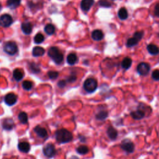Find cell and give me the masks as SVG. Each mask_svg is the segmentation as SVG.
I'll list each match as a JSON object with an SVG mask.
<instances>
[{
    "instance_id": "1",
    "label": "cell",
    "mask_w": 159,
    "mask_h": 159,
    "mask_svg": "<svg viewBox=\"0 0 159 159\" xmlns=\"http://www.w3.org/2000/svg\"><path fill=\"white\" fill-rule=\"evenodd\" d=\"M73 134L65 129H60L56 132V141L60 144L71 142L73 139Z\"/></svg>"
},
{
    "instance_id": "2",
    "label": "cell",
    "mask_w": 159,
    "mask_h": 159,
    "mask_svg": "<svg viewBox=\"0 0 159 159\" xmlns=\"http://www.w3.org/2000/svg\"><path fill=\"white\" fill-rule=\"evenodd\" d=\"M48 55L57 64H60L63 60V55L57 47H52L50 48Z\"/></svg>"
},
{
    "instance_id": "3",
    "label": "cell",
    "mask_w": 159,
    "mask_h": 159,
    "mask_svg": "<svg viewBox=\"0 0 159 159\" xmlns=\"http://www.w3.org/2000/svg\"><path fill=\"white\" fill-rule=\"evenodd\" d=\"M121 148L127 154H132L135 151V145L129 139H124L121 143Z\"/></svg>"
},
{
    "instance_id": "4",
    "label": "cell",
    "mask_w": 159,
    "mask_h": 159,
    "mask_svg": "<svg viewBox=\"0 0 159 159\" xmlns=\"http://www.w3.org/2000/svg\"><path fill=\"white\" fill-rule=\"evenodd\" d=\"M98 87L97 81L92 78H88L84 82L83 88L88 93H93L96 91Z\"/></svg>"
},
{
    "instance_id": "5",
    "label": "cell",
    "mask_w": 159,
    "mask_h": 159,
    "mask_svg": "<svg viewBox=\"0 0 159 159\" xmlns=\"http://www.w3.org/2000/svg\"><path fill=\"white\" fill-rule=\"evenodd\" d=\"M144 36V33L141 32H136L134 33V36L130 39H129L127 41L126 46L128 47H132L133 46H136L138 42L141 40Z\"/></svg>"
},
{
    "instance_id": "6",
    "label": "cell",
    "mask_w": 159,
    "mask_h": 159,
    "mask_svg": "<svg viewBox=\"0 0 159 159\" xmlns=\"http://www.w3.org/2000/svg\"><path fill=\"white\" fill-rule=\"evenodd\" d=\"M4 50L10 56H13L17 53L18 47L15 42H8L4 46Z\"/></svg>"
},
{
    "instance_id": "7",
    "label": "cell",
    "mask_w": 159,
    "mask_h": 159,
    "mask_svg": "<svg viewBox=\"0 0 159 159\" xmlns=\"http://www.w3.org/2000/svg\"><path fill=\"white\" fill-rule=\"evenodd\" d=\"M43 153L46 157L47 158L54 157L56 154L57 151L56 149V147L54 144H47L43 149Z\"/></svg>"
},
{
    "instance_id": "8",
    "label": "cell",
    "mask_w": 159,
    "mask_h": 159,
    "mask_svg": "<svg viewBox=\"0 0 159 159\" xmlns=\"http://www.w3.org/2000/svg\"><path fill=\"white\" fill-rule=\"evenodd\" d=\"M13 17L11 16L5 14L0 16V26L3 27H8L13 23Z\"/></svg>"
},
{
    "instance_id": "9",
    "label": "cell",
    "mask_w": 159,
    "mask_h": 159,
    "mask_svg": "<svg viewBox=\"0 0 159 159\" xmlns=\"http://www.w3.org/2000/svg\"><path fill=\"white\" fill-rule=\"evenodd\" d=\"M151 70V67L149 64L147 63L142 62L138 65L137 67V70L141 75H146L149 73Z\"/></svg>"
},
{
    "instance_id": "10",
    "label": "cell",
    "mask_w": 159,
    "mask_h": 159,
    "mask_svg": "<svg viewBox=\"0 0 159 159\" xmlns=\"http://www.w3.org/2000/svg\"><path fill=\"white\" fill-rule=\"evenodd\" d=\"M130 115L134 120H141L145 116V112L143 110L138 108L135 111L131 112Z\"/></svg>"
},
{
    "instance_id": "11",
    "label": "cell",
    "mask_w": 159,
    "mask_h": 159,
    "mask_svg": "<svg viewBox=\"0 0 159 159\" xmlns=\"http://www.w3.org/2000/svg\"><path fill=\"white\" fill-rule=\"evenodd\" d=\"M17 97L14 93H10L6 94L5 97V103L11 107V106H13L17 102Z\"/></svg>"
},
{
    "instance_id": "12",
    "label": "cell",
    "mask_w": 159,
    "mask_h": 159,
    "mask_svg": "<svg viewBox=\"0 0 159 159\" xmlns=\"http://www.w3.org/2000/svg\"><path fill=\"white\" fill-rule=\"evenodd\" d=\"M2 127L5 130L11 131L14 127V122L11 118H6L2 122Z\"/></svg>"
},
{
    "instance_id": "13",
    "label": "cell",
    "mask_w": 159,
    "mask_h": 159,
    "mask_svg": "<svg viewBox=\"0 0 159 159\" xmlns=\"http://www.w3.org/2000/svg\"><path fill=\"white\" fill-rule=\"evenodd\" d=\"M107 133L109 138L112 141L116 140L118 136V131L111 126H110L108 128Z\"/></svg>"
},
{
    "instance_id": "14",
    "label": "cell",
    "mask_w": 159,
    "mask_h": 159,
    "mask_svg": "<svg viewBox=\"0 0 159 159\" xmlns=\"http://www.w3.org/2000/svg\"><path fill=\"white\" fill-rule=\"evenodd\" d=\"M94 3V0H82L80 6L84 11H88Z\"/></svg>"
},
{
    "instance_id": "15",
    "label": "cell",
    "mask_w": 159,
    "mask_h": 159,
    "mask_svg": "<svg viewBox=\"0 0 159 159\" xmlns=\"http://www.w3.org/2000/svg\"><path fill=\"white\" fill-rule=\"evenodd\" d=\"M34 132L41 138H45L47 136V132L45 128L40 126H37L34 128Z\"/></svg>"
},
{
    "instance_id": "16",
    "label": "cell",
    "mask_w": 159,
    "mask_h": 159,
    "mask_svg": "<svg viewBox=\"0 0 159 159\" xmlns=\"http://www.w3.org/2000/svg\"><path fill=\"white\" fill-rule=\"evenodd\" d=\"M108 115L109 113L108 111L102 110L96 114V115H95V118L98 121H104L108 118Z\"/></svg>"
},
{
    "instance_id": "17",
    "label": "cell",
    "mask_w": 159,
    "mask_h": 159,
    "mask_svg": "<svg viewBox=\"0 0 159 159\" xmlns=\"http://www.w3.org/2000/svg\"><path fill=\"white\" fill-rule=\"evenodd\" d=\"M18 149L23 153H28L30 150V145L27 142H21L18 144Z\"/></svg>"
},
{
    "instance_id": "18",
    "label": "cell",
    "mask_w": 159,
    "mask_h": 159,
    "mask_svg": "<svg viewBox=\"0 0 159 159\" xmlns=\"http://www.w3.org/2000/svg\"><path fill=\"white\" fill-rule=\"evenodd\" d=\"M21 29L25 34H30L33 30V26L30 23L25 22L21 24Z\"/></svg>"
},
{
    "instance_id": "19",
    "label": "cell",
    "mask_w": 159,
    "mask_h": 159,
    "mask_svg": "<svg viewBox=\"0 0 159 159\" xmlns=\"http://www.w3.org/2000/svg\"><path fill=\"white\" fill-rule=\"evenodd\" d=\"M91 37L94 40L99 41L103 39L104 34L101 30L99 29L94 30L93 31V33L91 34Z\"/></svg>"
},
{
    "instance_id": "20",
    "label": "cell",
    "mask_w": 159,
    "mask_h": 159,
    "mask_svg": "<svg viewBox=\"0 0 159 159\" xmlns=\"http://www.w3.org/2000/svg\"><path fill=\"white\" fill-rule=\"evenodd\" d=\"M13 77L17 81H20L24 78V72L21 69L16 68L13 71Z\"/></svg>"
},
{
    "instance_id": "21",
    "label": "cell",
    "mask_w": 159,
    "mask_h": 159,
    "mask_svg": "<svg viewBox=\"0 0 159 159\" xmlns=\"http://www.w3.org/2000/svg\"><path fill=\"white\" fill-rule=\"evenodd\" d=\"M45 54V49L42 47H35L33 50V55L34 57H41Z\"/></svg>"
},
{
    "instance_id": "22",
    "label": "cell",
    "mask_w": 159,
    "mask_h": 159,
    "mask_svg": "<svg viewBox=\"0 0 159 159\" xmlns=\"http://www.w3.org/2000/svg\"><path fill=\"white\" fill-rule=\"evenodd\" d=\"M78 57L75 54H73V53H72V54H70L67 57V62L70 65H73L78 62Z\"/></svg>"
},
{
    "instance_id": "23",
    "label": "cell",
    "mask_w": 159,
    "mask_h": 159,
    "mask_svg": "<svg viewBox=\"0 0 159 159\" xmlns=\"http://www.w3.org/2000/svg\"><path fill=\"white\" fill-rule=\"evenodd\" d=\"M147 50L151 55L156 56L159 54V48L154 44H149L147 46Z\"/></svg>"
},
{
    "instance_id": "24",
    "label": "cell",
    "mask_w": 159,
    "mask_h": 159,
    "mask_svg": "<svg viewBox=\"0 0 159 159\" xmlns=\"http://www.w3.org/2000/svg\"><path fill=\"white\" fill-rule=\"evenodd\" d=\"M21 0H7V6L11 9H16L21 4Z\"/></svg>"
},
{
    "instance_id": "25",
    "label": "cell",
    "mask_w": 159,
    "mask_h": 159,
    "mask_svg": "<svg viewBox=\"0 0 159 159\" xmlns=\"http://www.w3.org/2000/svg\"><path fill=\"white\" fill-rule=\"evenodd\" d=\"M132 65V59L129 57L124 58L121 63L122 67L124 69H129Z\"/></svg>"
},
{
    "instance_id": "26",
    "label": "cell",
    "mask_w": 159,
    "mask_h": 159,
    "mask_svg": "<svg viewBox=\"0 0 159 159\" xmlns=\"http://www.w3.org/2000/svg\"><path fill=\"white\" fill-rule=\"evenodd\" d=\"M18 119L21 123L26 124L28 122V116L25 112H21L18 115Z\"/></svg>"
},
{
    "instance_id": "27",
    "label": "cell",
    "mask_w": 159,
    "mask_h": 159,
    "mask_svg": "<svg viewBox=\"0 0 159 159\" xmlns=\"http://www.w3.org/2000/svg\"><path fill=\"white\" fill-rule=\"evenodd\" d=\"M118 17L121 20H124L128 18V11H127V9L125 8H122L119 10Z\"/></svg>"
},
{
    "instance_id": "28",
    "label": "cell",
    "mask_w": 159,
    "mask_h": 159,
    "mask_svg": "<svg viewBox=\"0 0 159 159\" xmlns=\"http://www.w3.org/2000/svg\"><path fill=\"white\" fill-rule=\"evenodd\" d=\"M77 152L80 155H85L89 152V148L86 145H80L77 148Z\"/></svg>"
},
{
    "instance_id": "29",
    "label": "cell",
    "mask_w": 159,
    "mask_h": 159,
    "mask_svg": "<svg viewBox=\"0 0 159 159\" xmlns=\"http://www.w3.org/2000/svg\"><path fill=\"white\" fill-rule=\"evenodd\" d=\"M44 30L46 34H47L48 35H52L55 33L56 28L54 25H52L51 24H48L45 26Z\"/></svg>"
},
{
    "instance_id": "30",
    "label": "cell",
    "mask_w": 159,
    "mask_h": 159,
    "mask_svg": "<svg viewBox=\"0 0 159 159\" xmlns=\"http://www.w3.org/2000/svg\"><path fill=\"white\" fill-rule=\"evenodd\" d=\"M44 39H45L44 35L42 34L41 33H39L35 36L34 40L36 44H41L42 42H44Z\"/></svg>"
},
{
    "instance_id": "31",
    "label": "cell",
    "mask_w": 159,
    "mask_h": 159,
    "mask_svg": "<svg viewBox=\"0 0 159 159\" xmlns=\"http://www.w3.org/2000/svg\"><path fill=\"white\" fill-rule=\"evenodd\" d=\"M22 87L25 90H30L33 88V83L30 81L25 80L23 82Z\"/></svg>"
},
{
    "instance_id": "32",
    "label": "cell",
    "mask_w": 159,
    "mask_h": 159,
    "mask_svg": "<svg viewBox=\"0 0 159 159\" xmlns=\"http://www.w3.org/2000/svg\"><path fill=\"white\" fill-rule=\"evenodd\" d=\"M99 5L104 8H110L111 6V4L108 1V0H100L99 2Z\"/></svg>"
},
{
    "instance_id": "33",
    "label": "cell",
    "mask_w": 159,
    "mask_h": 159,
    "mask_svg": "<svg viewBox=\"0 0 159 159\" xmlns=\"http://www.w3.org/2000/svg\"><path fill=\"white\" fill-rule=\"evenodd\" d=\"M48 76L50 79H56L59 76V73L56 71H50L48 73Z\"/></svg>"
},
{
    "instance_id": "34",
    "label": "cell",
    "mask_w": 159,
    "mask_h": 159,
    "mask_svg": "<svg viewBox=\"0 0 159 159\" xmlns=\"http://www.w3.org/2000/svg\"><path fill=\"white\" fill-rule=\"evenodd\" d=\"M152 77L155 81L159 80V70H155L152 73Z\"/></svg>"
},
{
    "instance_id": "35",
    "label": "cell",
    "mask_w": 159,
    "mask_h": 159,
    "mask_svg": "<svg viewBox=\"0 0 159 159\" xmlns=\"http://www.w3.org/2000/svg\"><path fill=\"white\" fill-rule=\"evenodd\" d=\"M30 68L32 71L34 72V73H39L40 72V69L39 67L37 65H36L35 63H32L30 65Z\"/></svg>"
},
{
    "instance_id": "36",
    "label": "cell",
    "mask_w": 159,
    "mask_h": 159,
    "mask_svg": "<svg viewBox=\"0 0 159 159\" xmlns=\"http://www.w3.org/2000/svg\"><path fill=\"white\" fill-rule=\"evenodd\" d=\"M154 14L155 15L159 17V3L157 4L155 6V8H154Z\"/></svg>"
},
{
    "instance_id": "37",
    "label": "cell",
    "mask_w": 159,
    "mask_h": 159,
    "mask_svg": "<svg viewBox=\"0 0 159 159\" xmlns=\"http://www.w3.org/2000/svg\"><path fill=\"white\" fill-rule=\"evenodd\" d=\"M66 85V81L64 80H60L58 83V86L60 88H63Z\"/></svg>"
},
{
    "instance_id": "38",
    "label": "cell",
    "mask_w": 159,
    "mask_h": 159,
    "mask_svg": "<svg viewBox=\"0 0 159 159\" xmlns=\"http://www.w3.org/2000/svg\"><path fill=\"white\" fill-rule=\"evenodd\" d=\"M76 76H72V77H70L68 78V81H70V82H73V81H75L76 80Z\"/></svg>"
},
{
    "instance_id": "39",
    "label": "cell",
    "mask_w": 159,
    "mask_h": 159,
    "mask_svg": "<svg viewBox=\"0 0 159 159\" xmlns=\"http://www.w3.org/2000/svg\"><path fill=\"white\" fill-rule=\"evenodd\" d=\"M80 140L82 142H86V137L83 135H80Z\"/></svg>"
},
{
    "instance_id": "40",
    "label": "cell",
    "mask_w": 159,
    "mask_h": 159,
    "mask_svg": "<svg viewBox=\"0 0 159 159\" xmlns=\"http://www.w3.org/2000/svg\"><path fill=\"white\" fill-rule=\"evenodd\" d=\"M70 159H79V158L77 156H72Z\"/></svg>"
},
{
    "instance_id": "41",
    "label": "cell",
    "mask_w": 159,
    "mask_h": 159,
    "mask_svg": "<svg viewBox=\"0 0 159 159\" xmlns=\"http://www.w3.org/2000/svg\"><path fill=\"white\" fill-rule=\"evenodd\" d=\"M2 5L0 4V11H2Z\"/></svg>"
}]
</instances>
